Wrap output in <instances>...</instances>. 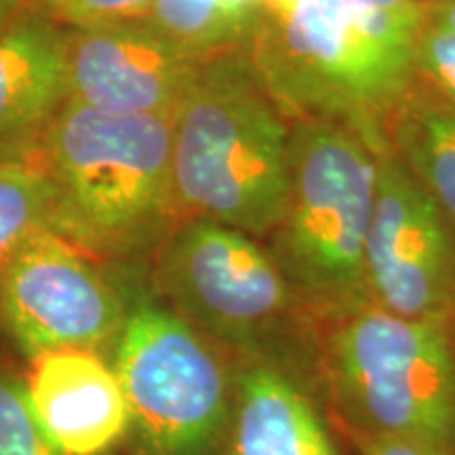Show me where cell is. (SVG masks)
Returning <instances> with one entry per match:
<instances>
[{"label": "cell", "mask_w": 455, "mask_h": 455, "mask_svg": "<svg viewBox=\"0 0 455 455\" xmlns=\"http://www.w3.org/2000/svg\"><path fill=\"white\" fill-rule=\"evenodd\" d=\"M422 0H298L264 15L247 57L287 114L323 118L373 141L419 83Z\"/></svg>", "instance_id": "1"}, {"label": "cell", "mask_w": 455, "mask_h": 455, "mask_svg": "<svg viewBox=\"0 0 455 455\" xmlns=\"http://www.w3.org/2000/svg\"><path fill=\"white\" fill-rule=\"evenodd\" d=\"M34 163L49 186V230L104 264H150L180 221L171 116L66 101Z\"/></svg>", "instance_id": "2"}, {"label": "cell", "mask_w": 455, "mask_h": 455, "mask_svg": "<svg viewBox=\"0 0 455 455\" xmlns=\"http://www.w3.org/2000/svg\"><path fill=\"white\" fill-rule=\"evenodd\" d=\"M289 141L291 121L247 51L198 61L171 116L180 220H213L268 241L287 207Z\"/></svg>", "instance_id": "3"}, {"label": "cell", "mask_w": 455, "mask_h": 455, "mask_svg": "<svg viewBox=\"0 0 455 455\" xmlns=\"http://www.w3.org/2000/svg\"><path fill=\"white\" fill-rule=\"evenodd\" d=\"M148 276L232 361L278 367L323 395L321 323L264 241L213 220L181 218Z\"/></svg>", "instance_id": "4"}, {"label": "cell", "mask_w": 455, "mask_h": 455, "mask_svg": "<svg viewBox=\"0 0 455 455\" xmlns=\"http://www.w3.org/2000/svg\"><path fill=\"white\" fill-rule=\"evenodd\" d=\"M323 395L352 439L455 455V325L367 304L321 325Z\"/></svg>", "instance_id": "5"}, {"label": "cell", "mask_w": 455, "mask_h": 455, "mask_svg": "<svg viewBox=\"0 0 455 455\" xmlns=\"http://www.w3.org/2000/svg\"><path fill=\"white\" fill-rule=\"evenodd\" d=\"M373 203L371 141L333 121H291L287 207L266 244L321 325L371 304L365 244Z\"/></svg>", "instance_id": "6"}, {"label": "cell", "mask_w": 455, "mask_h": 455, "mask_svg": "<svg viewBox=\"0 0 455 455\" xmlns=\"http://www.w3.org/2000/svg\"><path fill=\"white\" fill-rule=\"evenodd\" d=\"M129 306L108 352L127 401L123 455H226L236 363L127 266Z\"/></svg>", "instance_id": "7"}, {"label": "cell", "mask_w": 455, "mask_h": 455, "mask_svg": "<svg viewBox=\"0 0 455 455\" xmlns=\"http://www.w3.org/2000/svg\"><path fill=\"white\" fill-rule=\"evenodd\" d=\"M127 266L108 270L41 228L17 249L0 283V341L21 363L81 348L108 356L127 316Z\"/></svg>", "instance_id": "8"}, {"label": "cell", "mask_w": 455, "mask_h": 455, "mask_svg": "<svg viewBox=\"0 0 455 455\" xmlns=\"http://www.w3.org/2000/svg\"><path fill=\"white\" fill-rule=\"evenodd\" d=\"M375 203L365 244L369 301L455 325V228L386 138L373 141Z\"/></svg>", "instance_id": "9"}, {"label": "cell", "mask_w": 455, "mask_h": 455, "mask_svg": "<svg viewBox=\"0 0 455 455\" xmlns=\"http://www.w3.org/2000/svg\"><path fill=\"white\" fill-rule=\"evenodd\" d=\"M196 64L148 20L66 28L68 101L91 110L173 116Z\"/></svg>", "instance_id": "10"}, {"label": "cell", "mask_w": 455, "mask_h": 455, "mask_svg": "<svg viewBox=\"0 0 455 455\" xmlns=\"http://www.w3.org/2000/svg\"><path fill=\"white\" fill-rule=\"evenodd\" d=\"M28 403L61 455H118L129 413L123 386L106 355L66 348L26 365Z\"/></svg>", "instance_id": "11"}, {"label": "cell", "mask_w": 455, "mask_h": 455, "mask_svg": "<svg viewBox=\"0 0 455 455\" xmlns=\"http://www.w3.org/2000/svg\"><path fill=\"white\" fill-rule=\"evenodd\" d=\"M66 101V28L26 9L0 34V163L34 161Z\"/></svg>", "instance_id": "12"}, {"label": "cell", "mask_w": 455, "mask_h": 455, "mask_svg": "<svg viewBox=\"0 0 455 455\" xmlns=\"http://www.w3.org/2000/svg\"><path fill=\"white\" fill-rule=\"evenodd\" d=\"M226 455H339V449L312 386L264 363H236Z\"/></svg>", "instance_id": "13"}, {"label": "cell", "mask_w": 455, "mask_h": 455, "mask_svg": "<svg viewBox=\"0 0 455 455\" xmlns=\"http://www.w3.org/2000/svg\"><path fill=\"white\" fill-rule=\"evenodd\" d=\"M386 141L455 228V104L419 78L386 124Z\"/></svg>", "instance_id": "14"}, {"label": "cell", "mask_w": 455, "mask_h": 455, "mask_svg": "<svg viewBox=\"0 0 455 455\" xmlns=\"http://www.w3.org/2000/svg\"><path fill=\"white\" fill-rule=\"evenodd\" d=\"M195 61L244 49L264 20V0H155L146 17Z\"/></svg>", "instance_id": "15"}, {"label": "cell", "mask_w": 455, "mask_h": 455, "mask_svg": "<svg viewBox=\"0 0 455 455\" xmlns=\"http://www.w3.org/2000/svg\"><path fill=\"white\" fill-rule=\"evenodd\" d=\"M51 198L34 161L0 163V283L17 249L41 228H49Z\"/></svg>", "instance_id": "16"}, {"label": "cell", "mask_w": 455, "mask_h": 455, "mask_svg": "<svg viewBox=\"0 0 455 455\" xmlns=\"http://www.w3.org/2000/svg\"><path fill=\"white\" fill-rule=\"evenodd\" d=\"M0 455H61L34 419L26 363L0 341Z\"/></svg>", "instance_id": "17"}, {"label": "cell", "mask_w": 455, "mask_h": 455, "mask_svg": "<svg viewBox=\"0 0 455 455\" xmlns=\"http://www.w3.org/2000/svg\"><path fill=\"white\" fill-rule=\"evenodd\" d=\"M28 9L61 28L146 20L155 0H26Z\"/></svg>", "instance_id": "18"}, {"label": "cell", "mask_w": 455, "mask_h": 455, "mask_svg": "<svg viewBox=\"0 0 455 455\" xmlns=\"http://www.w3.org/2000/svg\"><path fill=\"white\" fill-rule=\"evenodd\" d=\"M419 78L455 104V32L428 20L419 38Z\"/></svg>", "instance_id": "19"}, {"label": "cell", "mask_w": 455, "mask_h": 455, "mask_svg": "<svg viewBox=\"0 0 455 455\" xmlns=\"http://www.w3.org/2000/svg\"><path fill=\"white\" fill-rule=\"evenodd\" d=\"M361 449V455H436L428 449L407 445L396 441H378V439H355Z\"/></svg>", "instance_id": "20"}, {"label": "cell", "mask_w": 455, "mask_h": 455, "mask_svg": "<svg viewBox=\"0 0 455 455\" xmlns=\"http://www.w3.org/2000/svg\"><path fill=\"white\" fill-rule=\"evenodd\" d=\"M426 15L432 24L455 32V0H430L426 3Z\"/></svg>", "instance_id": "21"}, {"label": "cell", "mask_w": 455, "mask_h": 455, "mask_svg": "<svg viewBox=\"0 0 455 455\" xmlns=\"http://www.w3.org/2000/svg\"><path fill=\"white\" fill-rule=\"evenodd\" d=\"M28 9L26 0H0V34Z\"/></svg>", "instance_id": "22"}, {"label": "cell", "mask_w": 455, "mask_h": 455, "mask_svg": "<svg viewBox=\"0 0 455 455\" xmlns=\"http://www.w3.org/2000/svg\"><path fill=\"white\" fill-rule=\"evenodd\" d=\"M298 0H264V15H281L289 11Z\"/></svg>", "instance_id": "23"}, {"label": "cell", "mask_w": 455, "mask_h": 455, "mask_svg": "<svg viewBox=\"0 0 455 455\" xmlns=\"http://www.w3.org/2000/svg\"><path fill=\"white\" fill-rule=\"evenodd\" d=\"M422 3H430V0H422Z\"/></svg>", "instance_id": "24"}]
</instances>
